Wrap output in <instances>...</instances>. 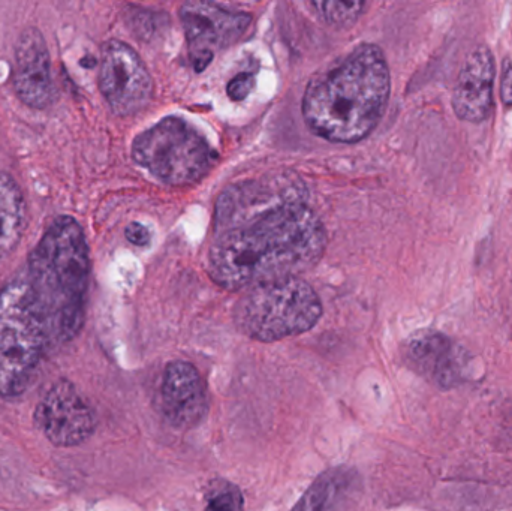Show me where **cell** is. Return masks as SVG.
<instances>
[{
	"label": "cell",
	"mask_w": 512,
	"mask_h": 511,
	"mask_svg": "<svg viewBox=\"0 0 512 511\" xmlns=\"http://www.w3.org/2000/svg\"><path fill=\"white\" fill-rule=\"evenodd\" d=\"M90 266L77 252L39 242L26 269L0 291V396L26 392L50 342L84 323Z\"/></svg>",
	"instance_id": "obj_1"
},
{
	"label": "cell",
	"mask_w": 512,
	"mask_h": 511,
	"mask_svg": "<svg viewBox=\"0 0 512 511\" xmlns=\"http://www.w3.org/2000/svg\"><path fill=\"white\" fill-rule=\"evenodd\" d=\"M327 233L304 201L283 204L219 231L209 252L213 281L231 291L298 278L324 255Z\"/></svg>",
	"instance_id": "obj_2"
},
{
	"label": "cell",
	"mask_w": 512,
	"mask_h": 511,
	"mask_svg": "<svg viewBox=\"0 0 512 511\" xmlns=\"http://www.w3.org/2000/svg\"><path fill=\"white\" fill-rule=\"evenodd\" d=\"M390 92L384 53L378 45L363 44L310 81L303 98L304 120L331 143H358L381 122Z\"/></svg>",
	"instance_id": "obj_3"
},
{
	"label": "cell",
	"mask_w": 512,
	"mask_h": 511,
	"mask_svg": "<svg viewBox=\"0 0 512 511\" xmlns=\"http://www.w3.org/2000/svg\"><path fill=\"white\" fill-rule=\"evenodd\" d=\"M322 317V303L312 285L286 278L256 285L237 303L234 320L243 335L276 342L309 332Z\"/></svg>",
	"instance_id": "obj_4"
},
{
	"label": "cell",
	"mask_w": 512,
	"mask_h": 511,
	"mask_svg": "<svg viewBox=\"0 0 512 511\" xmlns=\"http://www.w3.org/2000/svg\"><path fill=\"white\" fill-rule=\"evenodd\" d=\"M132 158L161 182L188 186L207 176L216 155L191 123L167 117L135 138Z\"/></svg>",
	"instance_id": "obj_5"
},
{
	"label": "cell",
	"mask_w": 512,
	"mask_h": 511,
	"mask_svg": "<svg viewBox=\"0 0 512 511\" xmlns=\"http://www.w3.org/2000/svg\"><path fill=\"white\" fill-rule=\"evenodd\" d=\"M99 90L116 116H134L152 101V75L134 48L111 39L101 50Z\"/></svg>",
	"instance_id": "obj_6"
},
{
	"label": "cell",
	"mask_w": 512,
	"mask_h": 511,
	"mask_svg": "<svg viewBox=\"0 0 512 511\" xmlns=\"http://www.w3.org/2000/svg\"><path fill=\"white\" fill-rule=\"evenodd\" d=\"M179 15L197 72H203L219 50L240 41L252 23L246 12L230 11L207 2L185 3Z\"/></svg>",
	"instance_id": "obj_7"
},
{
	"label": "cell",
	"mask_w": 512,
	"mask_h": 511,
	"mask_svg": "<svg viewBox=\"0 0 512 511\" xmlns=\"http://www.w3.org/2000/svg\"><path fill=\"white\" fill-rule=\"evenodd\" d=\"M33 420L39 431L57 447L80 446L95 431L93 411L66 380L48 390L36 407Z\"/></svg>",
	"instance_id": "obj_8"
},
{
	"label": "cell",
	"mask_w": 512,
	"mask_h": 511,
	"mask_svg": "<svg viewBox=\"0 0 512 511\" xmlns=\"http://www.w3.org/2000/svg\"><path fill=\"white\" fill-rule=\"evenodd\" d=\"M405 360L409 368L441 389H453L468 380L469 360L453 339L435 330H421L408 339Z\"/></svg>",
	"instance_id": "obj_9"
},
{
	"label": "cell",
	"mask_w": 512,
	"mask_h": 511,
	"mask_svg": "<svg viewBox=\"0 0 512 511\" xmlns=\"http://www.w3.org/2000/svg\"><path fill=\"white\" fill-rule=\"evenodd\" d=\"M294 201L304 200L297 182L292 180H254L231 186L216 204V230H228Z\"/></svg>",
	"instance_id": "obj_10"
},
{
	"label": "cell",
	"mask_w": 512,
	"mask_h": 511,
	"mask_svg": "<svg viewBox=\"0 0 512 511\" xmlns=\"http://www.w3.org/2000/svg\"><path fill=\"white\" fill-rule=\"evenodd\" d=\"M11 81L18 98L27 107L44 110L56 101L50 53L36 27H27L18 36Z\"/></svg>",
	"instance_id": "obj_11"
},
{
	"label": "cell",
	"mask_w": 512,
	"mask_h": 511,
	"mask_svg": "<svg viewBox=\"0 0 512 511\" xmlns=\"http://www.w3.org/2000/svg\"><path fill=\"white\" fill-rule=\"evenodd\" d=\"M161 410L176 428L200 425L209 411L207 386L192 363L173 362L165 368L161 383Z\"/></svg>",
	"instance_id": "obj_12"
},
{
	"label": "cell",
	"mask_w": 512,
	"mask_h": 511,
	"mask_svg": "<svg viewBox=\"0 0 512 511\" xmlns=\"http://www.w3.org/2000/svg\"><path fill=\"white\" fill-rule=\"evenodd\" d=\"M495 56L486 45L474 48L463 62L453 92L454 113L459 119L483 123L493 108Z\"/></svg>",
	"instance_id": "obj_13"
},
{
	"label": "cell",
	"mask_w": 512,
	"mask_h": 511,
	"mask_svg": "<svg viewBox=\"0 0 512 511\" xmlns=\"http://www.w3.org/2000/svg\"><path fill=\"white\" fill-rule=\"evenodd\" d=\"M358 489V476L349 468H333L309 486L291 511H346Z\"/></svg>",
	"instance_id": "obj_14"
},
{
	"label": "cell",
	"mask_w": 512,
	"mask_h": 511,
	"mask_svg": "<svg viewBox=\"0 0 512 511\" xmlns=\"http://www.w3.org/2000/svg\"><path fill=\"white\" fill-rule=\"evenodd\" d=\"M26 222L23 192L14 177L0 171V264L20 242Z\"/></svg>",
	"instance_id": "obj_15"
},
{
	"label": "cell",
	"mask_w": 512,
	"mask_h": 511,
	"mask_svg": "<svg viewBox=\"0 0 512 511\" xmlns=\"http://www.w3.org/2000/svg\"><path fill=\"white\" fill-rule=\"evenodd\" d=\"M313 8L328 21V23L336 24V26H349L355 23L366 9L364 2H313Z\"/></svg>",
	"instance_id": "obj_16"
},
{
	"label": "cell",
	"mask_w": 512,
	"mask_h": 511,
	"mask_svg": "<svg viewBox=\"0 0 512 511\" xmlns=\"http://www.w3.org/2000/svg\"><path fill=\"white\" fill-rule=\"evenodd\" d=\"M245 498L236 485L218 480L210 486L206 511H243Z\"/></svg>",
	"instance_id": "obj_17"
},
{
	"label": "cell",
	"mask_w": 512,
	"mask_h": 511,
	"mask_svg": "<svg viewBox=\"0 0 512 511\" xmlns=\"http://www.w3.org/2000/svg\"><path fill=\"white\" fill-rule=\"evenodd\" d=\"M255 87V75L252 74H240L228 84V95L234 101H242L245 99L252 89Z\"/></svg>",
	"instance_id": "obj_18"
},
{
	"label": "cell",
	"mask_w": 512,
	"mask_h": 511,
	"mask_svg": "<svg viewBox=\"0 0 512 511\" xmlns=\"http://www.w3.org/2000/svg\"><path fill=\"white\" fill-rule=\"evenodd\" d=\"M125 236L135 246H146L150 243L149 228L146 225L140 224V222L129 224L126 227Z\"/></svg>",
	"instance_id": "obj_19"
},
{
	"label": "cell",
	"mask_w": 512,
	"mask_h": 511,
	"mask_svg": "<svg viewBox=\"0 0 512 511\" xmlns=\"http://www.w3.org/2000/svg\"><path fill=\"white\" fill-rule=\"evenodd\" d=\"M501 99L507 107H512V63L505 60L501 80Z\"/></svg>",
	"instance_id": "obj_20"
}]
</instances>
